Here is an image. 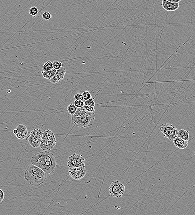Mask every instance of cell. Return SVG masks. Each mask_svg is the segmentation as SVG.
Returning a JSON list of instances; mask_svg holds the SVG:
<instances>
[{
  "mask_svg": "<svg viewBox=\"0 0 195 215\" xmlns=\"http://www.w3.org/2000/svg\"><path fill=\"white\" fill-rule=\"evenodd\" d=\"M31 162L46 174L52 175L57 167V158L48 151L38 153L32 157Z\"/></svg>",
  "mask_w": 195,
  "mask_h": 215,
  "instance_id": "cell-1",
  "label": "cell"
},
{
  "mask_svg": "<svg viewBox=\"0 0 195 215\" xmlns=\"http://www.w3.org/2000/svg\"><path fill=\"white\" fill-rule=\"evenodd\" d=\"M46 175L42 169L32 164L27 168L24 178L30 185L38 187L44 183L47 178Z\"/></svg>",
  "mask_w": 195,
  "mask_h": 215,
  "instance_id": "cell-2",
  "label": "cell"
},
{
  "mask_svg": "<svg viewBox=\"0 0 195 215\" xmlns=\"http://www.w3.org/2000/svg\"><path fill=\"white\" fill-rule=\"evenodd\" d=\"M95 119V113L89 112L84 107L78 108L77 111L71 117L74 125L81 128H86L91 125Z\"/></svg>",
  "mask_w": 195,
  "mask_h": 215,
  "instance_id": "cell-3",
  "label": "cell"
},
{
  "mask_svg": "<svg viewBox=\"0 0 195 215\" xmlns=\"http://www.w3.org/2000/svg\"><path fill=\"white\" fill-rule=\"evenodd\" d=\"M57 142L55 136L53 132L49 129H46L43 132L40 148L44 151H49L55 146Z\"/></svg>",
  "mask_w": 195,
  "mask_h": 215,
  "instance_id": "cell-4",
  "label": "cell"
},
{
  "mask_svg": "<svg viewBox=\"0 0 195 215\" xmlns=\"http://www.w3.org/2000/svg\"><path fill=\"white\" fill-rule=\"evenodd\" d=\"M43 131L40 129H34L30 132L27 137L29 143L34 148L40 147Z\"/></svg>",
  "mask_w": 195,
  "mask_h": 215,
  "instance_id": "cell-5",
  "label": "cell"
},
{
  "mask_svg": "<svg viewBox=\"0 0 195 215\" xmlns=\"http://www.w3.org/2000/svg\"><path fill=\"white\" fill-rule=\"evenodd\" d=\"M85 160L82 155L74 154L68 158L67 165L69 168H85Z\"/></svg>",
  "mask_w": 195,
  "mask_h": 215,
  "instance_id": "cell-6",
  "label": "cell"
},
{
  "mask_svg": "<svg viewBox=\"0 0 195 215\" xmlns=\"http://www.w3.org/2000/svg\"><path fill=\"white\" fill-rule=\"evenodd\" d=\"M160 130L164 134V137L170 140H173L177 137L178 130L172 125L164 123L160 125Z\"/></svg>",
  "mask_w": 195,
  "mask_h": 215,
  "instance_id": "cell-7",
  "label": "cell"
},
{
  "mask_svg": "<svg viewBox=\"0 0 195 215\" xmlns=\"http://www.w3.org/2000/svg\"><path fill=\"white\" fill-rule=\"evenodd\" d=\"M125 186L118 180L113 181L109 188L111 196L116 198H121L124 194Z\"/></svg>",
  "mask_w": 195,
  "mask_h": 215,
  "instance_id": "cell-8",
  "label": "cell"
},
{
  "mask_svg": "<svg viewBox=\"0 0 195 215\" xmlns=\"http://www.w3.org/2000/svg\"><path fill=\"white\" fill-rule=\"evenodd\" d=\"M68 172L73 179L80 180L86 175V169L85 168H69Z\"/></svg>",
  "mask_w": 195,
  "mask_h": 215,
  "instance_id": "cell-9",
  "label": "cell"
},
{
  "mask_svg": "<svg viewBox=\"0 0 195 215\" xmlns=\"http://www.w3.org/2000/svg\"><path fill=\"white\" fill-rule=\"evenodd\" d=\"M66 72V68L63 67H61L59 70H57L53 78L50 80V82L54 84L61 82L64 78Z\"/></svg>",
  "mask_w": 195,
  "mask_h": 215,
  "instance_id": "cell-10",
  "label": "cell"
},
{
  "mask_svg": "<svg viewBox=\"0 0 195 215\" xmlns=\"http://www.w3.org/2000/svg\"><path fill=\"white\" fill-rule=\"evenodd\" d=\"M161 6L166 11L171 12V11H176L177 9H178L179 8L180 4L179 3H174L169 2L168 0H166V1L163 0L162 1Z\"/></svg>",
  "mask_w": 195,
  "mask_h": 215,
  "instance_id": "cell-11",
  "label": "cell"
},
{
  "mask_svg": "<svg viewBox=\"0 0 195 215\" xmlns=\"http://www.w3.org/2000/svg\"><path fill=\"white\" fill-rule=\"evenodd\" d=\"M16 129L18 131V133L16 135L18 139H24L27 138L28 132L25 125L23 124L19 125L16 127Z\"/></svg>",
  "mask_w": 195,
  "mask_h": 215,
  "instance_id": "cell-12",
  "label": "cell"
},
{
  "mask_svg": "<svg viewBox=\"0 0 195 215\" xmlns=\"http://www.w3.org/2000/svg\"><path fill=\"white\" fill-rule=\"evenodd\" d=\"M173 142L175 147H177L178 149H185L187 148L188 145V141H186L182 139L179 137H177L175 139L173 140Z\"/></svg>",
  "mask_w": 195,
  "mask_h": 215,
  "instance_id": "cell-13",
  "label": "cell"
},
{
  "mask_svg": "<svg viewBox=\"0 0 195 215\" xmlns=\"http://www.w3.org/2000/svg\"><path fill=\"white\" fill-rule=\"evenodd\" d=\"M177 137L186 141H188L190 139L189 132L184 129H180L178 131Z\"/></svg>",
  "mask_w": 195,
  "mask_h": 215,
  "instance_id": "cell-14",
  "label": "cell"
},
{
  "mask_svg": "<svg viewBox=\"0 0 195 215\" xmlns=\"http://www.w3.org/2000/svg\"><path fill=\"white\" fill-rule=\"evenodd\" d=\"M57 72V70H55L54 69H53L50 71H46V72H44L42 71L41 73L43 77L47 79L51 80L53 78L56 72Z\"/></svg>",
  "mask_w": 195,
  "mask_h": 215,
  "instance_id": "cell-15",
  "label": "cell"
},
{
  "mask_svg": "<svg viewBox=\"0 0 195 215\" xmlns=\"http://www.w3.org/2000/svg\"><path fill=\"white\" fill-rule=\"evenodd\" d=\"M53 69V62H51L50 61H48L44 63L43 67V71H44V72L50 71L51 70Z\"/></svg>",
  "mask_w": 195,
  "mask_h": 215,
  "instance_id": "cell-16",
  "label": "cell"
},
{
  "mask_svg": "<svg viewBox=\"0 0 195 215\" xmlns=\"http://www.w3.org/2000/svg\"><path fill=\"white\" fill-rule=\"evenodd\" d=\"M77 109L78 108L75 106L74 104H70L67 107V111L71 116L75 114V113L77 111Z\"/></svg>",
  "mask_w": 195,
  "mask_h": 215,
  "instance_id": "cell-17",
  "label": "cell"
},
{
  "mask_svg": "<svg viewBox=\"0 0 195 215\" xmlns=\"http://www.w3.org/2000/svg\"><path fill=\"white\" fill-rule=\"evenodd\" d=\"M39 12L38 8L35 6H33L29 10V13L32 16L35 17L38 14Z\"/></svg>",
  "mask_w": 195,
  "mask_h": 215,
  "instance_id": "cell-18",
  "label": "cell"
},
{
  "mask_svg": "<svg viewBox=\"0 0 195 215\" xmlns=\"http://www.w3.org/2000/svg\"><path fill=\"white\" fill-rule=\"evenodd\" d=\"M82 95L83 97L84 100H85V101L91 99L92 96L91 94H90L89 91H84Z\"/></svg>",
  "mask_w": 195,
  "mask_h": 215,
  "instance_id": "cell-19",
  "label": "cell"
},
{
  "mask_svg": "<svg viewBox=\"0 0 195 215\" xmlns=\"http://www.w3.org/2000/svg\"><path fill=\"white\" fill-rule=\"evenodd\" d=\"M42 17L44 20L48 21L50 20L52 17V15L49 12H44L42 15Z\"/></svg>",
  "mask_w": 195,
  "mask_h": 215,
  "instance_id": "cell-20",
  "label": "cell"
},
{
  "mask_svg": "<svg viewBox=\"0 0 195 215\" xmlns=\"http://www.w3.org/2000/svg\"><path fill=\"white\" fill-rule=\"evenodd\" d=\"M53 68L57 71L62 67V63L60 62L54 61L53 62Z\"/></svg>",
  "mask_w": 195,
  "mask_h": 215,
  "instance_id": "cell-21",
  "label": "cell"
},
{
  "mask_svg": "<svg viewBox=\"0 0 195 215\" xmlns=\"http://www.w3.org/2000/svg\"><path fill=\"white\" fill-rule=\"evenodd\" d=\"M73 104L77 108H81L83 107L85 105V102L82 101H79V100H75L74 101Z\"/></svg>",
  "mask_w": 195,
  "mask_h": 215,
  "instance_id": "cell-22",
  "label": "cell"
},
{
  "mask_svg": "<svg viewBox=\"0 0 195 215\" xmlns=\"http://www.w3.org/2000/svg\"><path fill=\"white\" fill-rule=\"evenodd\" d=\"M85 105H89L94 107L95 106V102L94 100V99H90L88 100H86L85 102Z\"/></svg>",
  "mask_w": 195,
  "mask_h": 215,
  "instance_id": "cell-23",
  "label": "cell"
},
{
  "mask_svg": "<svg viewBox=\"0 0 195 215\" xmlns=\"http://www.w3.org/2000/svg\"><path fill=\"white\" fill-rule=\"evenodd\" d=\"M84 108H85V110L90 113L95 112V109L94 107L89 106V105H84Z\"/></svg>",
  "mask_w": 195,
  "mask_h": 215,
  "instance_id": "cell-24",
  "label": "cell"
},
{
  "mask_svg": "<svg viewBox=\"0 0 195 215\" xmlns=\"http://www.w3.org/2000/svg\"><path fill=\"white\" fill-rule=\"evenodd\" d=\"M74 98L75 100H79V101H82L84 100L82 95L81 94H76L74 96Z\"/></svg>",
  "mask_w": 195,
  "mask_h": 215,
  "instance_id": "cell-25",
  "label": "cell"
},
{
  "mask_svg": "<svg viewBox=\"0 0 195 215\" xmlns=\"http://www.w3.org/2000/svg\"><path fill=\"white\" fill-rule=\"evenodd\" d=\"M5 194L3 191L0 189V203L2 202L4 198Z\"/></svg>",
  "mask_w": 195,
  "mask_h": 215,
  "instance_id": "cell-26",
  "label": "cell"
},
{
  "mask_svg": "<svg viewBox=\"0 0 195 215\" xmlns=\"http://www.w3.org/2000/svg\"><path fill=\"white\" fill-rule=\"evenodd\" d=\"M169 2H173L174 3H179L181 1V0H168Z\"/></svg>",
  "mask_w": 195,
  "mask_h": 215,
  "instance_id": "cell-27",
  "label": "cell"
},
{
  "mask_svg": "<svg viewBox=\"0 0 195 215\" xmlns=\"http://www.w3.org/2000/svg\"><path fill=\"white\" fill-rule=\"evenodd\" d=\"M13 133L15 134H17L18 132V131L17 129H15L13 130Z\"/></svg>",
  "mask_w": 195,
  "mask_h": 215,
  "instance_id": "cell-28",
  "label": "cell"
}]
</instances>
